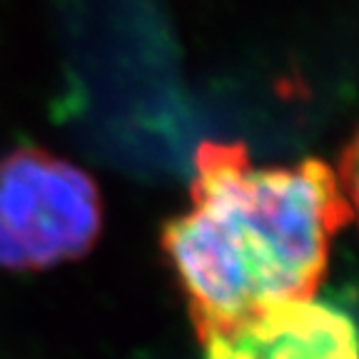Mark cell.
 I'll return each mask as SVG.
<instances>
[{"label":"cell","instance_id":"cell-1","mask_svg":"<svg viewBox=\"0 0 359 359\" xmlns=\"http://www.w3.org/2000/svg\"><path fill=\"white\" fill-rule=\"evenodd\" d=\"M190 210L170 217L160 247L195 337L262 304L314 297L332 240L352 222L337 172L322 160L255 165L245 142L195 150Z\"/></svg>","mask_w":359,"mask_h":359},{"label":"cell","instance_id":"cell-2","mask_svg":"<svg viewBox=\"0 0 359 359\" xmlns=\"http://www.w3.org/2000/svg\"><path fill=\"white\" fill-rule=\"evenodd\" d=\"M100 232V190L85 170L35 145L0 160V269L40 272L83 259Z\"/></svg>","mask_w":359,"mask_h":359},{"label":"cell","instance_id":"cell-3","mask_svg":"<svg viewBox=\"0 0 359 359\" xmlns=\"http://www.w3.org/2000/svg\"><path fill=\"white\" fill-rule=\"evenodd\" d=\"M197 344L202 359H359V327L314 294L262 304Z\"/></svg>","mask_w":359,"mask_h":359},{"label":"cell","instance_id":"cell-4","mask_svg":"<svg viewBox=\"0 0 359 359\" xmlns=\"http://www.w3.org/2000/svg\"><path fill=\"white\" fill-rule=\"evenodd\" d=\"M337 182H339V190H342L344 200L349 205L352 219L359 224V130L342 152L339 170H337Z\"/></svg>","mask_w":359,"mask_h":359}]
</instances>
